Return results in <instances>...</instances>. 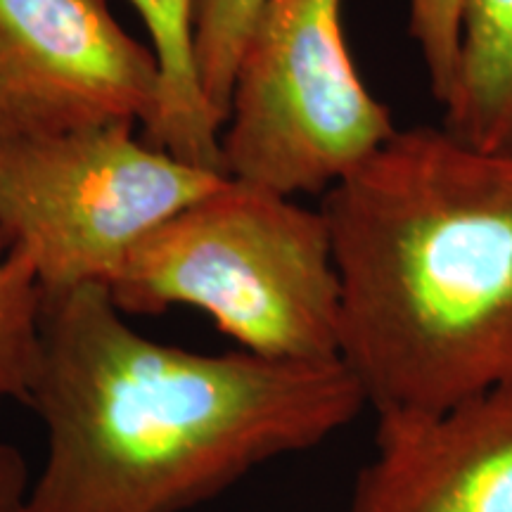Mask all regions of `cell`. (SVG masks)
Listing matches in <instances>:
<instances>
[{"label": "cell", "mask_w": 512, "mask_h": 512, "mask_svg": "<svg viewBox=\"0 0 512 512\" xmlns=\"http://www.w3.org/2000/svg\"><path fill=\"white\" fill-rule=\"evenodd\" d=\"M46 460L27 512H185L347 427L366 396L342 361L200 354L133 328L102 285L46 294L29 394Z\"/></svg>", "instance_id": "obj_1"}, {"label": "cell", "mask_w": 512, "mask_h": 512, "mask_svg": "<svg viewBox=\"0 0 512 512\" xmlns=\"http://www.w3.org/2000/svg\"><path fill=\"white\" fill-rule=\"evenodd\" d=\"M342 290L339 361L380 418L512 382V157L399 128L320 204Z\"/></svg>", "instance_id": "obj_2"}, {"label": "cell", "mask_w": 512, "mask_h": 512, "mask_svg": "<svg viewBox=\"0 0 512 512\" xmlns=\"http://www.w3.org/2000/svg\"><path fill=\"white\" fill-rule=\"evenodd\" d=\"M107 292L126 316L190 306L249 354L339 361L342 290L328 221L226 178L147 233Z\"/></svg>", "instance_id": "obj_3"}, {"label": "cell", "mask_w": 512, "mask_h": 512, "mask_svg": "<svg viewBox=\"0 0 512 512\" xmlns=\"http://www.w3.org/2000/svg\"><path fill=\"white\" fill-rule=\"evenodd\" d=\"M396 131L351 60L342 0H261L221 126L223 174L325 195Z\"/></svg>", "instance_id": "obj_4"}, {"label": "cell", "mask_w": 512, "mask_h": 512, "mask_svg": "<svg viewBox=\"0 0 512 512\" xmlns=\"http://www.w3.org/2000/svg\"><path fill=\"white\" fill-rule=\"evenodd\" d=\"M226 178L138 140L133 124L0 140V240L46 294L107 287L147 233Z\"/></svg>", "instance_id": "obj_5"}, {"label": "cell", "mask_w": 512, "mask_h": 512, "mask_svg": "<svg viewBox=\"0 0 512 512\" xmlns=\"http://www.w3.org/2000/svg\"><path fill=\"white\" fill-rule=\"evenodd\" d=\"M162 76L107 0H0V140L155 119Z\"/></svg>", "instance_id": "obj_6"}, {"label": "cell", "mask_w": 512, "mask_h": 512, "mask_svg": "<svg viewBox=\"0 0 512 512\" xmlns=\"http://www.w3.org/2000/svg\"><path fill=\"white\" fill-rule=\"evenodd\" d=\"M349 512H512V382L422 418H380Z\"/></svg>", "instance_id": "obj_7"}, {"label": "cell", "mask_w": 512, "mask_h": 512, "mask_svg": "<svg viewBox=\"0 0 512 512\" xmlns=\"http://www.w3.org/2000/svg\"><path fill=\"white\" fill-rule=\"evenodd\" d=\"M145 22L152 38L162 98L145 140L181 162L219 171L221 119L202 93L195 60V5L197 0H128Z\"/></svg>", "instance_id": "obj_8"}, {"label": "cell", "mask_w": 512, "mask_h": 512, "mask_svg": "<svg viewBox=\"0 0 512 512\" xmlns=\"http://www.w3.org/2000/svg\"><path fill=\"white\" fill-rule=\"evenodd\" d=\"M444 126L463 143L512 157V0H465Z\"/></svg>", "instance_id": "obj_9"}, {"label": "cell", "mask_w": 512, "mask_h": 512, "mask_svg": "<svg viewBox=\"0 0 512 512\" xmlns=\"http://www.w3.org/2000/svg\"><path fill=\"white\" fill-rule=\"evenodd\" d=\"M43 304L34 268L0 240V408L29 401L41 363Z\"/></svg>", "instance_id": "obj_10"}, {"label": "cell", "mask_w": 512, "mask_h": 512, "mask_svg": "<svg viewBox=\"0 0 512 512\" xmlns=\"http://www.w3.org/2000/svg\"><path fill=\"white\" fill-rule=\"evenodd\" d=\"M261 0H197L195 60L202 93L216 117L226 119L240 50Z\"/></svg>", "instance_id": "obj_11"}, {"label": "cell", "mask_w": 512, "mask_h": 512, "mask_svg": "<svg viewBox=\"0 0 512 512\" xmlns=\"http://www.w3.org/2000/svg\"><path fill=\"white\" fill-rule=\"evenodd\" d=\"M463 5L465 0H408V29L439 105H444L456 72Z\"/></svg>", "instance_id": "obj_12"}, {"label": "cell", "mask_w": 512, "mask_h": 512, "mask_svg": "<svg viewBox=\"0 0 512 512\" xmlns=\"http://www.w3.org/2000/svg\"><path fill=\"white\" fill-rule=\"evenodd\" d=\"M29 486L31 475L22 451L0 441V512H27Z\"/></svg>", "instance_id": "obj_13"}]
</instances>
